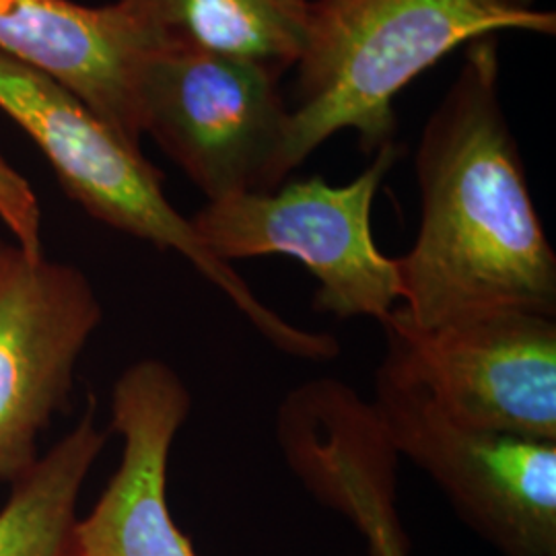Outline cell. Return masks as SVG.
Segmentation results:
<instances>
[{
  "label": "cell",
  "mask_w": 556,
  "mask_h": 556,
  "mask_svg": "<svg viewBox=\"0 0 556 556\" xmlns=\"http://www.w3.org/2000/svg\"><path fill=\"white\" fill-rule=\"evenodd\" d=\"M495 36L468 43L427 122L415 172L420 225L396 260L402 316L417 328L491 309L556 316V256L498 96Z\"/></svg>",
  "instance_id": "1"
},
{
  "label": "cell",
  "mask_w": 556,
  "mask_h": 556,
  "mask_svg": "<svg viewBox=\"0 0 556 556\" xmlns=\"http://www.w3.org/2000/svg\"><path fill=\"white\" fill-rule=\"evenodd\" d=\"M553 36L555 13L501 0H314L289 108V178L326 140L355 130L365 153L394 142L397 93L457 46L495 31Z\"/></svg>",
  "instance_id": "2"
},
{
  "label": "cell",
  "mask_w": 556,
  "mask_h": 556,
  "mask_svg": "<svg viewBox=\"0 0 556 556\" xmlns=\"http://www.w3.org/2000/svg\"><path fill=\"white\" fill-rule=\"evenodd\" d=\"M0 110L34 140L62 190L103 225L172 250L217 287L262 337L282 319L231 264L215 258L163 192V176L62 83L0 54Z\"/></svg>",
  "instance_id": "3"
},
{
  "label": "cell",
  "mask_w": 556,
  "mask_h": 556,
  "mask_svg": "<svg viewBox=\"0 0 556 556\" xmlns=\"http://www.w3.org/2000/svg\"><path fill=\"white\" fill-rule=\"evenodd\" d=\"M402 151L394 142L344 186L309 178L275 192H250L206 202L190 219L204 248L220 262L291 256L318 280L316 309L338 319L383 324L400 301L396 260L374 239L371 211Z\"/></svg>",
  "instance_id": "4"
},
{
  "label": "cell",
  "mask_w": 556,
  "mask_h": 556,
  "mask_svg": "<svg viewBox=\"0 0 556 556\" xmlns=\"http://www.w3.org/2000/svg\"><path fill=\"white\" fill-rule=\"evenodd\" d=\"M280 75L190 50H147L137 77L140 130L206 197L275 192L289 105Z\"/></svg>",
  "instance_id": "5"
},
{
  "label": "cell",
  "mask_w": 556,
  "mask_h": 556,
  "mask_svg": "<svg viewBox=\"0 0 556 556\" xmlns=\"http://www.w3.org/2000/svg\"><path fill=\"white\" fill-rule=\"evenodd\" d=\"M376 406L397 456L435 480L503 556H556V441L464 425L379 365Z\"/></svg>",
  "instance_id": "6"
},
{
  "label": "cell",
  "mask_w": 556,
  "mask_h": 556,
  "mask_svg": "<svg viewBox=\"0 0 556 556\" xmlns=\"http://www.w3.org/2000/svg\"><path fill=\"white\" fill-rule=\"evenodd\" d=\"M381 365L464 425L556 441V319L491 309L417 328L394 309Z\"/></svg>",
  "instance_id": "7"
},
{
  "label": "cell",
  "mask_w": 556,
  "mask_h": 556,
  "mask_svg": "<svg viewBox=\"0 0 556 556\" xmlns=\"http://www.w3.org/2000/svg\"><path fill=\"white\" fill-rule=\"evenodd\" d=\"M103 319L75 264L0 239V482L13 484L73 397L75 371Z\"/></svg>",
  "instance_id": "8"
},
{
  "label": "cell",
  "mask_w": 556,
  "mask_h": 556,
  "mask_svg": "<svg viewBox=\"0 0 556 556\" xmlns=\"http://www.w3.org/2000/svg\"><path fill=\"white\" fill-rule=\"evenodd\" d=\"M277 438L301 484L357 528L369 555L408 556L396 507V445L376 402L340 379H312L282 400Z\"/></svg>",
  "instance_id": "9"
},
{
  "label": "cell",
  "mask_w": 556,
  "mask_h": 556,
  "mask_svg": "<svg viewBox=\"0 0 556 556\" xmlns=\"http://www.w3.org/2000/svg\"><path fill=\"white\" fill-rule=\"evenodd\" d=\"M192 396L176 369L142 358L112 392V431L122 438L118 470L75 530V556H197L167 503L174 439Z\"/></svg>",
  "instance_id": "10"
},
{
  "label": "cell",
  "mask_w": 556,
  "mask_h": 556,
  "mask_svg": "<svg viewBox=\"0 0 556 556\" xmlns=\"http://www.w3.org/2000/svg\"><path fill=\"white\" fill-rule=\"evenodd\" d=\"M144 52L118 2L0 0V54L54 77L139 149L137 77Z\"/></svg>",
  "instance_id": "11"
},
{
  "label": "cell",
  "mask_w": 556,
  "mask_h": 556,
  "mask_svg": "<svg viewBox=\"0 0 556 556\" xmlns=\"http://www.w3.org/2000/svg\"><path fill=\"white\" fill-rule=\"evenodd\" d=\"M147 50H190L285 75L298 64L314 0H116Z\"/></svg>",
  "instance_id": "12"
},
{
  "label": "cell",
  "mask_w": 556,
  "mask_h": 556,
  "mask_svg": "<svg viewBox=\"0 0 556 556\" xmlns=\"http://www.w3.org/2000/svg\"><path fill=\"white\" fill-rule=\"evenodd\" d=\"M108 438L91 397L77 425L9 486L0 507V556H75L80 491Z\"/></svg>",
  "instance_id": "13"
},
{
  "label": "cell",
  "mask_w": 556,
  "mask_h": 556,
  "mask_svg": "<svg viewBox=\"0 0 556 556\" xmlns=\"http://www.w3.org/2000/svg\"><path fill=\"white\" fill-rule=\"evenodd\" d=\"M0 220L21 248L41 252V206L25 176L0 155Z\"/></svg>",
  "instance_id": "14"
},
{
  "label": "cell",
  "mask_w": 556,
  "mask_h": 556,
  "mask_svg": "<svg viewBox=\"0 0 556 556\" xmlns=\"http://www.w3.org/2000/svg\"><path fill=\"white\" fill-rule=\"evenodd\" d=\"M501 2L511 7V9H519V11H532L536 0H501Z\"/></svg>",
  "instance_id": "15"
}]
</instances>
